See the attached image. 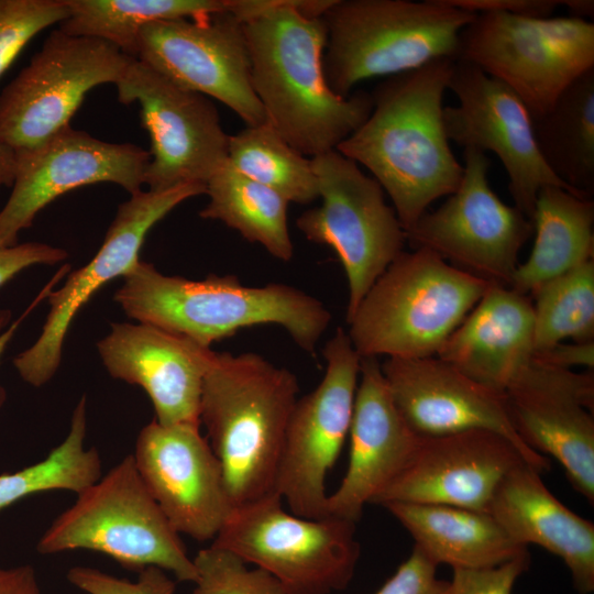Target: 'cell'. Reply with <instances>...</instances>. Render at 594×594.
Segmentation results:
<instances>
[{"instance_id": "41", "label": "cell", "mask_w": 594, "mask_h": 594, "mask_svg": "<svg viewBox=\"0 0 594 594\" xmlns=\"http://www.w3.org/2000/svg\"><path fill=\"white\" fill-rule=\"evenodd\" d=\"M447 3L472 13L503 12L525 18H550L561 6L554 0H446Z\"/></svg>"}, {"instance_id": "10", "label": "cell", "mask_w": 594, "mask_h": 594, "mask_svg": "<svg viewBox=\"0 0 594 594\" xmlns=\"http://www.w3.org/2000/svg\"><path fill=\"white\" fill-rule=\"evenodd\" d=\"M311 160L320 205L296 226L304 237L337 254L346 276L349 320L380 276L403 252L405 230L382 186L337 150Z\"/></svg>"}, {"instance_id": "32", "label": "cell", "mask_w": 594, "mask_h": 594, "mask_svg": "<svg viewBox=\"0 0 594 594\" xmlns=\"http://www.w3.org/2000/svg\"><path fill=\"white\" fill-rule=\"evenodd\" d=\"M228 162L288 202L309 205L319 197L311 160L292 147L267 122L230 135Z\"/></svg>"}, {"instance_id": "5", "label": "cell", "mask_w": 594, "mask_h": 594, "mask_svg": "<svg viewBox=\"0 0 594 594\" xmlns=\"http://www.w3.org/2000/svg\"><path fill=\"white\" fill-rule=\"evenodd\" d=\"M491 283L435 252H402L346 320L361 358L437 355Z\"/></svg>"}, {"instance_id": "8", "label": "cell", "mask_w": 594, "mask_h": 594, "mask_svg": "<svg viewBox=\"0 0 594 594\" xmlns=\"http://www.w3.org/2000/svg\"><path fill=\"white\" fill-rule=\"evenodd\" d=\"M455 61L506 85L535 119L594 68V24L571 16L476 13L460 33Z\"/></svg>"}, {"instance_id": "23", "label": "cell", "mask_w": 594, "mask_h": 594, "mask_svg": "<svg viewBox=\"0 0 594 594\" xmlns=\"http://www.w3.org/2000/svg\"><path fill=\"white\" fill-rule=\"evenodd\" d=\"M97 343L108 373L148 395L164 426L200 425L205 377L217 352L146 323L116 322Z\"/></svg>"}, {"instance_id": "37", "label": "cell", "mask_w": 594, "mask_h": 594, "mask_svg": "<svg viewBox=\"0 0 594 594\" xmlns=\"http://www.w3.org/2000/svg\"><path fill=\"white\" fill-rule=\"evenodd\" d=\"M66 578L87 594H175L176 582L166 571L148 566L139 572L135 582L116 578L88 566H74Z\"/></svg>"}, {"instance_id": "19", "label": "cell", "mask_w": 594, "mask_h": 594, "mask_svg": "<svg viewBox=\"0 0 594 594\" xmlns=\"http://www.w3.org/2000/svg\"><path fill=\"white\" fill-rule=\"evenodd\" d=\"M16 155L12 191L0 209V248L18 244L19 233L65 193L97 183H113L130 195L141 190L150 162L139 145L101 141L70 124Z\"/></svg>"}, {"instance_id": "3", "label": "cell", "mask_w": 594, "mask_h": 594, "mask_svg": "<svg viewBox=\"0 0 594 594\" xmlns=\"http://www.w3.org/2000/svg\"><path fill=\"white\" fill-rule=\"evenodd\" d=\"M123 278L114 300L128 317L208 348L240 329L275 324L315 354L331 321L321 300L284 283L248 286L234 275L215 274L189 279L142 260Z\"/></svg>"}, {"instance_id": "25", "label": "cell", "mask_w": 594, "mask_h": 594, "mask_svg": "<svg viewBox=\"0 0 594 594\" xmlns=\"http://www.w3.org/2000/svg\"><path fill=\"white\" fill-rule=\"evenodd\" d=\"M524 462L496 490L487 513L518 544H537L568 566L579 594L594 591V525L563 505Z\"/></svg>"}, {"instance_id": "31", "label": "cell", "mask_w": 594, "mask_h": 594, "mask_svg": "<svg viewBox=\"0 0 594 594\" xmlns=\"http://www.w3.org/2000/svg\"><path fill=\"white\" fill-rule=\"evenodd\" d=\"M59 30L106 41L135 58L141 30L156 21L202 19L229 11L230 0H66Z\"/></svg>"}, {"instance_id": "9", "label": "cell", "mask_w": 594, "mask_h": 594, "mask_svg": "<svg viewBox=\"0 0 594 594\" xmlns=\"http://www.w3.org/2000/svg\"><path fill=\"white\" fill-rule=\"evenodd\" d=\"M356 522L287 513L278 494L235 508L213 539L284 586L286 594H332L351 583L361 546Z\"/></svg>"}, {"instance_id": "18", "label": "cell", "mask_w": 594, "mask_h": 594, "mask_svg": "<svg viewBox=\"0 0 594 594\" xmlns=\"http://www.w3.org/2000/svg\"><path fill=\"white\" fill-rule=\"evenodd\" d=\"M510 424L531 450L554 458L594 502V375L532 359L504 391ZM548 458V457H547Z\"/></svg>"}, {"instance_id": "16", "label": "cell", "mask_w": 594, "mask_h": 594, "mask_svg": "<svg viewBox=\"0 0 594 594\" xmlns=\"http://www.w3.org/2000/svg\"><path fill=\"white\" fill-rule=\"evenodd\" d=\"M135 59L183 88L220 101L246 127L266 122L251 84L243 22L229 11L145 25Z\"/></svg>"}, {"instance_id": "12", "label": "cell", "mask_w": 594, "mask_h": 594, "mask_svg": "<svg viewBox=\"0 0 594 594\" xmlns=\"http://www.w3.org/2000/svg\"><path fill=\"white\" fill-rule=\"evenodd\" d=\"M322 355L321 381L292 410L275 486L292 514L312 519L328 516L326 480L349 437L361 369V356L341 327Z\"/></svg>"}, {"instance_id": "34", "label": "cell", "mask_w": 594, "mask_h": 594, "mask_svg": "<svg viewBox=\"0 0 594 594\" xmlns=\"http://www.w3.org/2000/svg\"><path fill=\"white\" fill-rule=\"evenodd\" d=\"M534 350L594 341V260L557 276L532 294Z\"/></svg>"}, {"instance_id": "20", "label": "cell", "mask_w": 594, "mask_h": 594, "mask_svg": "<svg viewBox=\"0 0 594 594\" xmlns=\"http://www.w3.org/2000/svg\"><path fill=\"white\" fill-rule=\"evenodd\" d=\"M132 455L172 527L199 541L213 540L233 508L221 464L200 426H164L154 419L140 431Z\"/></svg>"}, {"instance_id": "43", "label": "cell", "mask_w": 594, "mask_h": 594, "mask_svg": "<svg viewBox=\"0 0 594 594\" xmlns=\"http://www.w3.org/2000/svg\"><path fill=\"white\" fill-rule=\"evenodd\" d=\"M0 594H42L33 566H0Z\"/></svg>"}, {"instance_id": "24", "label": "cell", "mask_w": 594, "mask_h": 594, "mask_svg": "<svg viewBox=\"0 0 594 594\" xmlns=\"http://www.w3.org/2000/svg\"><path fill=\"white\" fill-rule=\"evenodd\" d=\"M345 475L328 496V515L358 522L411 460L420 437L395 406L376 358H361Z\"/></svg>"}, {"instance_id": "13", "label": "cell", "mask_w": 594, "mask_h": 594, "mask_svg": "<svg viewBox=\"0 0 594 594\" xmlns=\"http://www.w3.org/2000/svg\"><path fill=\"white\" fill-rule=\"evenodd\" d=\"M463 158L457 190L438 209L426 211L405 232L406 241L491 284L509 287L519 252L534 234L532 220L492 190L486 153L464 148Z\"/></svg>"}, {"instance_id": "36", "label": "cell", "mask_w": 594, "mask_h": 594, "mask_svg": "<svg viewBox=\"0 0 594 594\" xmlns=\"http://www.w3.org/2000/svg\"><path fill=\"white\" fill-rule=\"evenodd\" d=\"M67 16L66 0H0V77L38 32Z\"/></svg>"}, {"instance_id": "42", "label": "cell", "mask_w": 594, "mask_h": 594, "mask_svg": "<svg viewBox=\"0 0 594 594\" xmlns=\"http://www.w3.org/2000/svg\"><path fill=\"white\" fill-rule=\"evenodd\" d=\"M534 354L539 360L562 369L573 370L575 366H583L593 370L594 367V341L560 342Z\"/></svg>"}, {"instance_id": "21", "label": "cell", "mask_w": 594, "mask_h": 594, "mask_svg": "<svg viewBox=\"0 0 594 594\" xmlns=\"http://www.w3.org/2000/svg\"><path fill=\"white\" fill-rule=\"evenodd\" d=\"M381 370L395 406L419 437L491 430L510 440L541 473L550 468L549 458L528 448L514 430L504 393L472 380L437 355L388 358Z\"/></svg>"}, {"instance_id": "29", "label": "cell", "mask_w": 594, "mask_h": 594, "mask_svg": "<svg viewBox=\"0 0 594 594\" xmlns=\"http://www.w3.org/2000/svg\"><path fill=\"white\" fill-rule=\"evenodd\" d=\"M550 170L574 193H594V68L575 79L544 114L532 119Z\"/></svg>"}, {"instance_id": "44", "label": "cell", "mask_w": 594, "mask_h": 594, "mask_svg": "<svg viewBox=\"0 0 594 594\" xmlns=\"http://www.w3.org/2000/svg\"><path fill=\"white\" fill-rule=\"evenodd\" d=\"M18 167L16 151L0 140V189L12 187Z\"/></svg>"}, {"instance_id": "26", "label": "cell", "mask_w": 594, "mask_h": 594, "mask_svg": "<svg viewBox=\"0 0 594 594\" xmlns=\"http://www.w3.org/2000/svg\"><path fill=\"white\" fill-rule=\"evenodd\" d=\"M534 352L530 297L491 284L437 356L472 380L504 393Z\"/></svg>"}, {"instance_id": "33", "label": "cell", "mask_w": 594, "mask_h": 594, "mask_svg": "<svg viewBox=\"0 0 594 594\" xmlns=\"http://www.w3.org/2000/svg\"><path fill=\"white\" fill-rule=\"evenodd\" d=\"M86 432V396H82L61 444L42 461L0 475V509L43 492L66 490L79 494L96 483L101 477V459L97 449L85 447Z\"/></svg>"}, {"instance_id": "14", "label": "cell", "mask_w": 594, "mask_h": 594, "mask_svg": "<svg viewBox=\"0 0 594 594\" xmlns=\"http://www.w3.org/2000/svg\"><path fill=\"white\" fill-rule=\"evenodd\" d=\"M118 100L138 102L151 140L144 185L163 190L207 182L227 163L229 138L210 98L134 59L116 84Z\"/></svg>"}, {"instance_id": "27", "label": "cell", "mask_w": 594, "mask_h": 594, "mask_svg": "<svg viewBox=\"0 0 594 594\" xmlns=\"http://www.w3.org/2000/svg\"><path fill=\"white\" fill-rule=\"evenodd\" d=\"M435 564L452 569L497 566L528 552L494 517L457 506L413 503L383 505Z\"/></svg>"}, {"instance_id": "15", "label": "cell", "mask_w": 594, "mask_h": 594, "mask_svg": "<svg viewBox=\"0 0 594 594\" xmlns=\"http://www.w3.org/2000/svg\"><path fill=\"white\" fill-rule=\"evenodd\" d=\"M206 194V185L187 183L163 190H139L119 205L102 245L57 290H50V310L36 341L13 359L20 377L34 387L56 373L65 338L79 310L110 280L124 277L141 260L148 231L183 201Z\"/></svg>"}, {"instance_id": "46", "label": "cell", "mask_w": 594, "mask_h": 594, "mask_svg": "<svg viewBox=\"0 0 594 594\" xmlns=\"http://www.w3.org/2000/svg\"><path fill=\"white\" fill-rule=\"evenodd\" d=\"M561 6L568 9L571 18L588 21L594 16L593 0H562Z\"/></svg>"}, {"instance_id": "39", "label": "cell", "mask_w": 594, "mask_h": 594, "mask_svg": "<svg viewBox=\"0 0 594 594\" xmlns=\"http://www.w3.org/2000/svg\"><path fill=\"white\" fill-rule=\"evenodd\" d=\"M437 566L414 546L410 556L374 594H447L449 581L437 578Z\"/></svg>"}, {"instance_id": "45", "label": "cell", "mask_w": 594, "mask_h": 594, "mask_svg": "<svg viewBox=\"0 0 594 594\" xmlns=\"http://www.w3.org/2000/svg\"><path fill=\"white\" fill-rule=\"evenodd\" d=\"M11 317L12 314L9 309H0V359L23 320V317H20L10 323Z\"/></svg>"}, {"instance_id": "11", "label": "cell", "mask_w": 594, "mask_h": 594, "mask_svg": "<svg viewBox=\"0 0 594 594\" xmlns=\"http://www.w3.org/2000/svg\"><path fill=\"white\" fill-rule=\"evenodd\" d=\"M135 58L114 45L57 29L0 92V140L15 151L69 125L92 88L117 84Z\"/></svg>"}, {"instance_id": "4", "label": "cell", "mask_w": 594, "mask_h": 594, "mask_svg": "<svg viewBox=\"0 0 594 594\" xmlns=\"http://www.w3.org/2000/svg\"><path fill=\"white\" fill-rule=\"evenodd\" d=\"M299 384L254 352H217L205 377L200 425L219 460L232 508L276 493L286 429Z\"/></svg>"}, {"instance_id": "40", "label": "cell", "mask_w": 594, "mask_h": 594, "mask_svg": "<svg viewBox=\"0 0 594 594\" xmlns=\"http://www.w3.org/2000/svg\"><path fill=\"white\" fill-rule=\"evenodd\" d=\"M66 250L42 242L18 243L0 248V287L34 265H54L66 260Z\"/></svg>"}, {"instance_id": "2", "label": "cell", "mask_w": 594, "mask_h": 594, "mask_svg": "<svg viewBox=\"0 0 594 594\" xmlns=\"http://www.w3.org/2000/svg\"><path fill=\"white\" fill-rule=\"evenodd\" d=\"M454 61L438 58L386 77L371 92L367 119L338 147L364 166L391 198L408 231L463 175L446 134L443 97Z\"/></svg>"}, {"instance_id": "38", "label": "cell", "mask_w": 594, "mask_h": 594, "mask_svg": "<svg viewBox=\"0 0 594 594\" xmlns=\"http://www.w3.org/2000/svg\"><path fill=\"white\" fill-rule=\"evenodd\" d=\"M529 552L497 566L453 569L447 594H512L517 579L528 570Z\"/></svg>"}, {"instance_id": "17", "label": "cell", "mask_w": 594, "mask_h": 594, "mask_svg": "<svg viewBox=\"0 0 594 594\" xmlns=\"http://www.w3.org/2000/svg\"><path fill=\"white\" fill-rule=\"evenodd\" d=\"M448 89L459 100L458 106L443 107L448 140L464 148L493 152L508 176L514 206L526 217L532 219L538 193L546 186L578 195L547 166L535 140L531 114L512 89L479 67L458 61Z\"/></svg>"}, {"instance_id": "35", "label": "cell", "mask_w": 594, "mask_h": 594, "mask_svg": "<svg viewBox=\"0 0 594 594\" xmlns=\"http://www.w3.org/2000/svg\"><path fill=\"white\" fill-rule=\"evenodd\" d=\"M196 568L193 594H286L282 583L233 551L211 543L193 559Z\"/></svg>"}, {"instance_id": "30", "label": "cell", "mask_w": 594, "mask_h": 594, "mask_svg": "<svg viewBox=\"0 0 594 594\" xmlns=\"http://www.w3.org/2000/svg\"><path fill=\"white\" fill-rule=\"evenodd\" d=\"M206 195L209 201L199 212L200 218L221 221L278 261L293 258L289 202L279 194L241 174L227 161L207 182Z\"/></svg>"}, {"instance_id": "28", "label": "cell", "mask_w": 594, "mask_h": 594, "mask_svg": "<svg viewBox=\"0 0 594 594\" xmlns=\"http://www.w3.org/2000/svg\"><path fill=\"white\" fill-rule=\"evenodd\" d=\"M535 241L509 287L532 295L546 282L593 260L594 201L559 186L538 193L532 215Z\"/></svg>"}, {"instance_id": "22", "label": "cell", "mask_w": 594, "mask_h": 594, "mask_svg": "<svg viewBox=\"0 0 594 594\" xmlns=\"http://www.w3.org/2000/svg\"><path fill=\"white\" fill-rule=\"evenodd\" d=\"M524 462L510 440L491 430L420 437L409 463L375 504H436L487 513L502 481Z\"/></svg>"}, {"instance_id": "7", "label": "cell", "mask_w": 594, "mask_h": 594, "mask_svg": "<svg viewBox=\"0 0 594 594\" xmlns=\"http://www.w3.org/2000/svg\"><path fill=\"white\" fill-rule=\"evenodd\" d=\"M86 549L136 571L156 566L177 581L196 580V568L166 516L127 455L105 476L77 494L37 543L41 554Z\"/></svg>"}, {"instance_id": "6", "label": "cell", "mask_w": 594, "mask_h": 594, "mask_svg": "<svg viewBox=\"0 0 594 594\" xmlns=\"http://www.w3.org/2000/svg\"><path fill=\"white\" fill-rule=\"evenodd\" d=\"M475 15L446 0H334L321 16L327 84L346 98L363 80L455 61L460 33Z\"/></svg>"}, {"instance_id": "1", "label": "cell", "mask_w": 594, "mask_h": 594, "mask_svg": "<svg viewBox=\"0 0 594 594\" xmlns=\"http://www.w3.org/2000/svg\"><path fill=\"white\" fill-rule=\"evenodd\" d=\"M334 0H266L243 23L251 84L266 122L306 157L337 150L370 116L371 92L343 98L323 72V13Z\"/></svg>"}]
</instances>
